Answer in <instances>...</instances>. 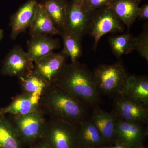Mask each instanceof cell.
Returning a JSON list of instances; mask_svg holds the SVG:
<instances>
[{
  "instance_id": "6da1fadb",
  "label": "cell",
  "mask_w": 148,
  "mask_h": 148,
  "mask_svg": "<svg viewBox=\"0 0 148 148\" xmlns=\"http://www.w3.org/2000/svg\"><path fill=\"white\" fill-rule=\"evenodd\" d=\"M54 85L86 104L95 106L101 100L92 72L78 61L65 65Z\"/></svg>"
},
{
  "instance_id": "7a4b0ae2",
  "label": "cell",
  "mask_w": 148,
  "mask_h": 148,
  "mask_svg": "<svg viewBox=\"0 0 148 148\" xmlns=\"http://www.w3.org/2000/svg\"><path fill=\"white\" fill-rule=\"evenodd\" d=\"M44 93L45 105L54 118L75 124L86 119L84 103L57 85L49 86Z\"/></svg>"
},
{
  "instance_id": "3957f363",
  "label": "cell",
  "mask_w": 148,
  "mask_h": 148,
  "mask_svg": "<svg viewBox=\"0 0 148 148\" xmlns=\"http://www.w3.org/2000/svg\"><path fill=\"white\" fill-rule=\"evenodd\" d=\"M92 74L99 92L115 96L122 93L128 77L120 63L102 64L97 67Z\"/></svg>"
},
{
  "instance_id": "277c9868",
  "label": "cell",
  "mask_w": 148,
  "mask_h": 148,
  "mask_svg": "<svg viewBox=\"0 0 148 148\" xmlns=\"http://www.w3.org/2000/svg\"><path fill=\"white\" fill-rule=\"evenodd\" d=\"M42 138L51 148H78L77 124L54 118L46 123Z\"/></svg>"
},
{
  "instance_id": "5b68a950",
  "label": "cell",
  "mask_w": 148,
  "mask_h": 148,
  "mask_svg": "<svg viewBox=\"0 0 148 148\" xmlns=\"http://www.w3.org/2000/svg\"><path fill=\"white\" fill-rule=\"evenodd\" d=\"M124 28V24L107 6L93 11L88 33L94 39V49L104 35L123 32Z\"/></svg>"
},
{
  "instance_id": "8992f818",
  "label": "cell",
  "mask_w": 148,
  "mask_h": 148,
  "mask_svg": "<svg viewBox=\"0 0 148 148\" xmlns=\"http://www.w3.org/2000/svg\"><path fill=\"white\" fill-rule=\"evenodd\" d=\"M12 123L22 142L26 143L42 138L46 125L42 112L39 109L27 114L14 116Z\"/></svg>"
},
{
  "instance_id": "52a82bcc",
  "label": "cell",
  "mask_w": 148,
  "mask_h": 148,
  "mask_svg": "<svg viewBox=\"0 0 148 148\" xmlns=\"http://www.w3.org/2000/svg\"><path fill=\"white\" fill-rule=\"evenodd\" d=\"M93 12L85 10L75 0L68 2L66 21L62 32L82 38L89 32Z\"/></svg>"
},
{
  "instance_id": "ba28073f",
  "label": "cell",
  "mask_w": 148,
  "mask_h": 148,
  "mask_svg": "<svg viewBox=\"0 0 148 148\" xmlns=\"http://www.w3.org/2000/svg\"><path fill=\"white\" fill-rule=\"evenodd\" d=\"M67 56L62 51L52 52L35 61L34 71L49 86L55 84L66 64Z\"/></svg>"
},
{
  "instance_id": "9c48e42d",
  "label": "cell",
  "mask_w": 148,
  "mask_h": 148,
  "mask_svg": "<svg viewBox=\"0 0 148 148\" xmlns=\"http://www.w3.org/2000/svg\"><path fill=\"white\" fill-rule=\"evenodd\" d=\"M34 67L27 52L20 46L15 45L4 59L1 73L4 75L19 78L32 72Z\"/></svg>"
},
{
  "instance_id": "30bf717a",
  "label": "cell",
  "mask_w": 148,
  "mask_h": 148,
  "mask_svg": "<svg viewBox=\"0 0 148 148\" xmlns=\"http://www.w3.org/2000/svg\"><path fill=\"white\" fill-rule=\"evenodd\" d=\"M115 97L114 112L117 119L142 124L147 122V106L122 95Z\"/></svg>"
},
{
  "instance_id": "8fae6325",
  "label": "cell",
  "mask_w": 148,
  "mask_h": 148,
  "mask_svg": "<svg viewBox=\"0 0 148 148\" xmlns=\"http://www.w3.org/2000/svg\"><path fill=\"white\" fill-rule=\"evenodd\" d=\"M146 134L143 124L117 119L115 137L118 143L130 148H140Z\"/></svg>"
},
{
  "instance_id": "7c38bea8",
  "label": "cell",
  "mask_w": 148,
  "mask_h": 148,
  "mask_svg": "<svg viewBox=\"0 0 148 148\" xmlns=\"http://www.w3.org/2000/svg\"><path fill=\"white\" fill-rule=\"evenodd\" d=\"M39 3L37 0H29L21 5L10 17V38L16 40L18 35L30 28L36 14Z\"/></svg>"
},
{
  "instance_id": "4fadbf2b",
  "label": "cell",
  "mask_w": 148,
  "mask_h": 148,
  "mask_svg": "<svg viewBox=\"0 0 148 148\" xmlns=\"http://www.w3.org/2000/svg\"><path fill=\"white\" fill-rule=\"evenodd\" d=\"M41 98L40 96L24 92L8 106L0 108V115L10 114L16 116L31 113L39 109Z\"/></svg>"
},
{
  "instance_id": "5bb4252c",
  "label": "cell",
  "mask_w": 148,
  "mask_h": 148,
  "mask_svg": "<svg viewBox=\"0 0 148 148\" xmlns=\"http://www.w3.org/2000/svg\"><path fill=\"white\" fill-rule=\"evenodd\" d=\"M60 42L48 35L31 36L27 42V51L33 62L60 48Z\"/></svg>"
},
{
  "instance_id": "9a60e30c",
  "label": "cell",
  "mask_w": 148,
  "mask_h": 148,
  "mask_svg": "<svg viewBox=\"0 0 148 148\" xmlns=\"http://www.w3.org/2000/svg\"><path fill=\"white\" fill-rule=\"evenodd\" d=\"M90 120L99 130L105 142L116 141L117 118L114 113L108 112L96 108L92 112Z\"/></svg>"
},
{
  "instance_id": "2e32d148",
  "label": "cell",
  "mask_w": 148,
  "mask_h": 148,
  "mask_svg": "<svg viewBox=\"0 0 148 148\" xmlns=\"http://www.w3.org/2000/svg\"><path fill=\"white\" fill-rule=\"evenodd\" d=\"M140 0H111L107 6L129 28L138 17Z\"/></svg>"
},
{
  "instance_id": "e0dca14e",
  "label": "cell",
  "mask_w": 148,
  "mask_h": 148,
  "mask_svg": "<svg viewBox=\"0 0 148 148\" xmlns=\"http://www.w3.org/2000/svg\"><path fill=\"white\" fill-rule=\"evenodd\" d=\"M78 147L95 148L105 143L99 130L91 120L84 119L77 124Z\"/></svg>"
},
{
  "instance_id": "ac0fdd59",
  "label": "cell",
  "mask_w": 148,
  "mask_h": 148,
  "mask_svg": "<svg viewBox=\"0 0 148 148\" xmlns=\"http://www.w3.org/2000/svg\"><path fill=\"white\" fill-rule=\"evenodd\" d=\"M148 106V79L146 77H127L121 95Z\"/></svg>"
},
{
  "instance_id": "d6986e66",
  "label": "cell",
  "mask_w": 148,
  "mask_h": 148,
  "mask_svg": "<svg viewBox=\"0 0 148 148\" xmlns=\"http://www.w3.org/2000/svg\"><path fill=\"white\" fill-rule=\"evenodd\" d=\"M29 29L30 36L62 35V32L56 27L48 15L43 3H39L36 16Z\"/></svg>"
},
{
  "instance_id": "ffe728a7",
  "label": "cell",
  "mask_w": 148,
  "mask_h": 148,
  "mask_svg": "<svg viewBox=\"0 0 148 148\" xmlns=\"http://www.w3.org/2000/svg\"><path fill=\"white\" fill-rule=\"evenodd\" d=\"M22 143L12 123L0 115V148H22Z\"/></svg>"
},
{
  "instance_id": "44dd1931",
  "label": "cell",
  "mask_w": 148,
  "mask_h": 148,
  "mask_svg": "<svg viewBox=\"0 0 148 148\" xmlns=\"http://www.w3.org/2000/svg\"><path fill=\"white\" fill-rule=\"evenodd\" d=\"M42 3L48 16L56 27L62 32L66 21L67 0H45Z\"/></svg>"
},
{
  "instance_id": "7402d4cb",
  "label": "cell",
  "mask_w": 148,
  "mask_h": 148,
  "mask_svg": "<svg viewBox=\"0 0 148 148\" xmlns=\"http://www.w3.org/2000/svg\"><path fill=\"white\" fill-rule=\"evenodd\" d=\"M24 92L42 97L48 85L34 71L18 78Z\"/></svg>"
},
{
  "instance_id": "603a6c76",
  "label": "cell",
  "mask_w": 148,
  "mask_h": 148,
  "mask_svg": "<svg viewBox=\"0 0 148 148\" xmlns=\"http://www.w3.org/2000/svg\"><path fill=\"white\" fill-rule=\"evenodd\" d=\"M64 48L62 52L71 58V62H76L82 55V39L75 35L66 32H62Z\"/></svg>"
},
{
  "instance_id": "cb8c5ba5",
  "label": "cell",
  "mask_w": 148,
  "mask_h": 148,
  "mask_svg": "<svg viewBox=\"0 0 148 148\" xmlns=\"http://www.w3.org/2000/svg\"><path fill=\"white\" fill-rule=\"evenodd\" d=\"M134 38L129 33L110 37L109 43L113 53L118 58L131 53L134 50Z\"/></svg>"
},
{
  "instance_id": "d4e9b609",
  "label": "cell",
  "mask_w": 148,
  "mask_h": 148,
  "mask_svg": "<svg viewBox=\"0 0 148 148\" xmlns=\"http://www.w3.org/2000/svg\"><path fill=\"white\" fill-rule=\"evenodd\" d=\"M134 50H137L140 55L148 61V27L144 26V29L138 37L134 38Z\"/></svg>"
},
{
  "instance_id": "484cf974",
  "label": "cell",
  "mask_w": 148,
  "mask_h": 148,
  "mask_svg": "<svg viewBox=\"0 0 148 148\" xmlns=\"http://www.w3.org/2000/svg\"><path fill=\"white\" fill-rule=\"evenodd\" d=\"M111 1V0H85L81 5L85 10L92 12L108 5Z\"/></svg>"
},
{
  "instance_id": "4316f807",
  "label": "cell",
  "mask_w": 148,
  "mask_h": 148,
  "mask_svg": "<svg viewBox=\"0 0 148 148\" xmlns=\"http://www.w3.org/2000/svg\"><path fill=\"white\" fill-rule=\"evenodd\" d=\"M140 20H147L148 19V4L146 3L140 7L138 17Z\"/></svg>"
},
{
  "instance_id": "83f0119b",
  "label": "cell",
  "mask_w": 148,
  "mask_h": 148,
  "mask_svg": "<svg viewBox=\"0 0 148 148\" xmlns=\"http://www.w3.org/2000/svg\"><path fill=\"white\" fill-rule=\"evenodd\" d=\"M33 148H51L49 145L45 141L43 140L42 142L38 143Z\"/></svg>"
},
{
  "instance_id": "f1b7e54d",
  "label": "cell",
  "mask_w": 148,
  "mask_h": 148,
  "mask_svg": "<svg viewBox=\"0 0 148 148\" xmlns=\"http://www.w3.org/2000/svg\"><path fill=\"white\" fill-rule=\"evenodd\" d=\"M113 148H130L129 147L123 144H120V143H117L116 146L115 147H113Z\"/></svg>"
},
{
  "instance_id": "f546056e",
  "label": "cell",
  "mask_w": 148,
  "mask_h": 148,
  "mask_svg": "<svg viewBox=\"0 0 148 148\" xmlns=\"http://www.w3.org/2000/svg\"><path fill=\"white\" fill-rule=\"evenodd\" d=\"M4 37V32L2 29H0V42Z\"/></svg>"
},
{
  "instance_id": "4dcf8cb0",
  "label": "cell",
  "mask_w": 148,
  "mask_h": 148,
  "mask_svg": "<svg viewBox=\"0 0 148 148\" xmlns=\"http://www.w3.org/2000/svg\"><path fill=\"white\" fill-rule=\"evenodd\" d=\"M77 3H78L80 5L82 4L83 3L84 1L85 0H75Z\"/></svg>"
},
{
  "instance_id": "1f68e13d",
  "label": "cell",
  "mask_w": 148,
  "mask_h": 148,
  "mask_svg": "<svg viewBox=\"0 0 148 148\" xmlns=\"http://www.w3.org/2000/svg\"><path fill=\"white\" fill-rule=\"evenodd\" d=\"M98 148H113V147H100Z\"/></svg>"
},
{
  "instance_id": "d6a6232c",
  "label": "cell",
  "mask_w": 148,
  "mask_h": 148,
  "mask_svg": "<svg viewBox=\"0 0 148 148\" xmlns=\"http://www.w3.org/2000/svg\"><path fill=\"white\" fill-rule=\"evenodd\" d=\"M140 1H142V0H140Z\"/></svg>"
},
{
  "instance_id": "836d02e7",
  "label": "cell",
  "mask_w": 148,
  "mask_h": 148,
  "mask_svg": "<svg viewBox=\"0 0 148 148\" xmlns=\"http://www.w3.org/2000/svg\"><path fill=\"white\" fill-rule=\"evenodd\" d=\"M33 148L32 147V148Z\"/></svg>"
}]
</instances>
